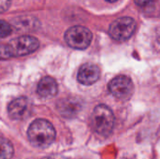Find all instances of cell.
Here are the masks:
<instances>
[{"instance_id":"obj_2","label":"cell","mask_w":160,"mask_h":159,"mask_svg":"<svg viewBox=\"0 0 160 159\" xmlns=\"http://www.w3.org/2000/svg\"><path fill=\"white\" fill-rule=\"evenodd\" d=\"M91 125L96 133L102 137H108L114 126V116L112 110L106 105H98L93 111Z\"/></svg>"},{"instance_id":"obj_6","label":"cell","mask_w":160,"mask_h":159,"mask_svg":"<svg viewBox=\"0 0 160 159\" xmlns=\"http://www.w3.org/2000/svg\"><path fill=\"white\" fill-rule=\"evenodd\" d=\"M109 90L116 98L126 100L131 97L134 92V85L130 78L120 75L110 82Z\"/></svg>"},{"instance_id":"obj_10","label":"cell","mask_w":160,"mask_h":159,"mask_svg":"<svg viewBox=\"0 0 160 159\" xmlns=\"http://www.w3.org/2000/svg\"><path fill=\"white\" fill-rule=\"evenodd\" d=\"M37 93L43 98H51L55 97L58 93V85L56 81L49 76L42 78L38 84Z\"/></svg>"},{"instance_id":"obj_5","label":"cell","mask_w":160,"mask_h":159,"mask_svg":"<svg viewBox=\"0 0 160 159\" xmlns=\"http://www.w3.org/2000/svg\"><path fill=\"white\" fill-rule=\"evenodd\" d=\"M136 22L130 17L118 18L110 26L111 37L117 41H125L130 38L136 30Z\"/></svg>"},{"instance_id":"obj_17","label":"cell","mask_w":160,"mask_h":159,"mask_svg":"<svg viewBox=\"0 0 160 159\" xmlns=\"http://www.w3.org/2000/svg\"><path fill=\"white\" fill-rule=\"evenodd\" d=\"M42 159H67L63 157H60V156H52V157H44Z\"/></svg>"},{"instance_id":"obj_12","label":"cell","mask_w":160,"mask_h":159,"mask_svg":"<svg viewBox=\"0 0 160 159\" xmlns=\"http://www.w3.org/2000/svg\"><path fill=\"white\" fill-rule=\"evenodd\" d=\"M14 155V149L11 142L0 137V159H11Z\"/></svg>"},{"instance_id":"obj_15","label":"cell","mask_w":160,"mask_h":159,"mask_svg":"<svg viewBox=\"0 0 160 159\" xmlns=\"http://www.w3.org/2000/svg\"><path fill=\"white\" fill-rule=\"evenodd\" d=\"M11 5V0H0V13L6 12Z\"/></svg>"},{"instance_id":"obj_16","label":"cell","mask_w":160,"mask_h":159,"mask_svg":"<svg viewBox=\"0 0 160 159\" xmlns=\"http://www.w3.org/2000/svg\"><path fill=\"white\" fill-rule=\"evenodd\" d=\"M155 0H135V3L140 7H145L152 4Z\"/></svg>"},{"instance_id":"obj_8","label":"cell","mask_w":160,"mask_h":159,"mask_svg":"<svg viewBox=\"0 0 160 159\" xmlns=\"http://www.w3.org/2000/svg\"><path fill=\"white\" fill-rule=\"evenodd\" d=\"M56 108L63 117L73 118L82 111V103L77 97H65L57 102Z\"/></svg>"},{"instance_id":"obj_7","label":"cell","mask_w":160,"mask_h":159,"mask_svg":"<svg viewBox=\"0 0 160 159\" xmlns=\"http://www.w3.org/2000/svg\"><path fill=\"white\" fill-rule=\"evenodd\" d=\"M31 112V102L25 97H20L13 99L8 106V116L12 120H23Z\"/></svg>"},{"instance_id":"obj_14","label":"cell","mask_w":160,"mask_h":159,"mask_svg":"<svg viewBox=\"0 0 160 159\" xmlns=\"http://www.w3.org/2000/svg\"><path fill=\"white\" fill-rule=\"evenodd\" d=\"M11 57H12V55L10 53L8 46L0 43V60H7Z\"/></svg>"},{"instance_id":"obj_4","label":"cell","mask_w":160,"mask_h":159,"mask_svg":"<svg viewBox=\"0 0 160 159\" xmlns=\"http://www.w3.org/2000/svg\"><path fill=\"white\" fill-rule=\"evenodd\" d=\"M8 46L12 57L25 56L38 49L39 41L32 36H22L10 40Z\"/></svg>"},{"instance_id":"obj_13","label":"cell","mask_w":160,"mask_h":159,"mask_svg":"<svg viewBox=\"0 0 160 159\" xmlns=\"http://www.w3.org/2000/svg\"><path fill=\"white\" fill-rule=\"evenodd\" d=\"M13 32V27L4 20H0V38L10 36Z\"/></svg>"},{"instance_id":"obj_9","label":"cell","mask_w":160,"mask_h":159,"mask_svg":"<svg viewBox=\"0 0 160 159\" xmlns=\"http://www.w3.org/2000/svg\"><path fill=\"white\" fill-rule=\"evenodd\" d=\"M99 76H100L99 67L95 64L87 63L80 67L77 80L82 84L91 85L99 79Z\"/></svg>"},{"instance_id":"obj_1","label":"cell","mask_w":160,"mask_h":159,"mask_svg":"<svg viewBox=\"0 0 160 159\" xmlns=\"http://www.w3.org/2000/svg\"><path fill=\"white\" fill-rule=\"evenodd\" d=\"M55 135L53 126L45 119H37L32 122L27 131L30 143L37 148H46L50 146L53 142Z\"/></svg>"},{"instance_id":"obj_3","label":"cell","mask_w":160,"mask_h":159,"mask_svg":"<svg viewBox=\"0 0 160 159\" xmlns=\"http://www.w3.org/2000/svg\"><path fill=\"white\" fill-rule=\"evenodd\" d=\"M93 36L91 31L81 25H76L68 28L65 34V40L67 44L76 50H84L86 49L91 41Z\"/></svg>"},{"instance_id":"obj_11","label":"cell","mask_w":160,"mask_h":159,"mask_svg":"<svg viewBox=\"0 0 160 159\" xmlns=\"http://www.w3.org/2000/svg\"><path fill=\"white\" fill-rule=\"evenodd\" d=\"M38 25V19L34 17H19L13 21V26L22 30H35Z\"/></svg>"},{"instance_id":"obj_18","label":"cell","mask_w":160,"mask_h":159,"mask_svg":"<svg viewBox=\"0 0 160 159\" xmlns=\"http://www.w3.org/2000/svg\"><path fill=\"white\" fill-rule=\"evenodd\" d=\"M106 1H108V2H111V3H113V2H115V1H117V0H106Z\"/></svg>"}]
</instances>
